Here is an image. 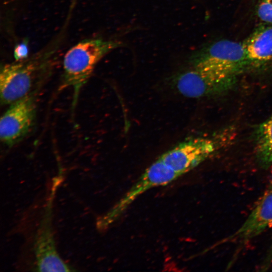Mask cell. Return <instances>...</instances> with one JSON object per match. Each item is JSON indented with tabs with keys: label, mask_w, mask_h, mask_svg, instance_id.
<instances>
[{
	"label": "cell",
	"mask_w": 272,
	"mask_h": 272,
	"mask_svg": "<svg viewBox=\"0 0 272 272\" xmlns=\"http://www.w3.org/2000/svg\"><path fill=\"white\" fill-rule=\"evenodd\" d=\"M119 46L120 43L117 41L87 39L66 52L63 60V81L60 88L71 87L73 89V108L76 105L82 88L92 76L99 61Z\"/></svg>",
	"instance_id": "cell-2"
},
{
	"label": "cell",
	"mask_w": 272,
	"mask_h": 272,
	"mask_svg": "<svg viewBox=\"0 0 272 272\" xmlns=\"http://www.w3.org/2000/svg\"><path fill=\"white\" fill-rule=\"evenodd\" d=\"M34 93L10 104L1 116L0 138L9 147L20 142L29 133L36 114V101Z\"/></svg>",
	"instance_id": "cell-6"
},
{
	"label": "cell",
	"mask_w": 272,
	"mask_h": 272,
	"mask_svg": "<svg viewBox=\"0 0 272 272\" xmlns=\"http://www.w3.org/2000/svg\"><path fill=\"white\" fill-rule=\"evenodd\" d=\"M255 13L262 23L272 24V0H259L256 7Z\"/></svg>",
	"instance_id": "cell-12"
},
{
	"label": "cell",
	"mask_w": 272,
	"mask_h": 272,
	"mask_svg": "<svg viewBox=\"0 0 272 272\" xmlns=\"http://www.w3.org/2000/svg\"><path fill=\"white\" fill-rule=\"evenodd\" d=\"M29 48L28 42L23 41L17 44L14 50V56L16 61H21L28 58Z\"/></svg>",
	"instance_id": "cell-13"
},
{
	"label": "cell",
	"mask_w": 272,
	"mask_h": 272,
	"mask_svg": "<svg viewBox=\"0 0 272 272\" xmlns=\"http://www.w3.org/2000/svg\"><path fill=\"white\" fill-rule=\"evenodd\" d=\"M272 227V180L262 196L229 240L246 242Z\"/></svg>",
	"instance_id": "cell-9"
},
{
	"label": "cell",
	"mask_w": 272,
	"mask_h": 272,
	"mask_svg": "<svg viewBox=\"0 0 272 272\" xmlns=\"http://www.w3.org/2000/svg\"><path fill=\"white\" fill-rule=\"evenodd\" d=\"M255 150L258 161L263 167L272 166V115L257 130Z\"/></svg>",
	"instance_id": "cell-11"
},
{
	"label": "cell",
	"mask_w": 272,
	"mask_h": 272,
	"mask_svg": "<svg viewBox=\"0 0 272 272\" xmlns=\"http://www.w3.org/2000/svg\"><path fill=\"white\" fill-rule=\"evenodd\" d=\"M249 65L261 66L272 61V24L256 28L243 42Z\"/></svg>",
	"instance_id": "cell-10"
},
{
	"label": "cell",
	"mask_w": 272,
	"mask_h": 272,
	"mask_svg": "<svg viewBox=\"0 0 272 272\" xmlns=\"http://www.w3.org/2000/svg\"><path fill=\"white\" fill-rule=\"evenodd\" d=\"M181 176L159 158L145 170L124 195L107 212L98 219L96 223L97 229L100 231L106 230L140 195L154 187L168 184Z\"/></svg>",
	"instance_id": "cell-4"
},
{
	"label": "cell",
	"mask_w": 272,
	"mask_h": 272,
	"mask_svg": "<svg viewBox=\"0 0 272 272\" xmlns=\"http://www.w3.org/2000/svg\"><path fill=\"white\" fill-rule=\"evenodd\" d=\"M265 259L268 262H272V243L267 251Z\"/></svg>",
	"instance_id": "cell-14"
},
{
	"label": "cell",
	"mask_w": 272,
	"mask_h": 272,
	"mask_svg": "<svg viewBox=\"0 0 272 272\" xmlns=\"http://www.w3.org/2000/svg\"><path fill=\"white\" fill-rule=\"evenodd\" d=\"M60 178L54 179L44 207L33 243L36 270L38 271H75L59 256L56 250L52 227L53 205Z\"/></svg>",
	"instance_id": "cell-3"
},
{
	"label": "cell",
	"mask_w": 272,
	"mask_h": 272,
	"mask_svg": "<svg viewBox=\"0 0 272 272\" xmlns=\"http://www.w3.org/2000/svg\"><path fill=\"white\" fill-rule=\"evenodd\" d=\"M215 149L213 140L196 138L182 142L159 158L168 167L182 175L202 163Z\"/></svg>",
	"instance_id": "cell-7"
},
{
	"label": "cell",
	"mask_w": 272,
	"mask_h": 272,
	"mask_svg": "<svg viewBox=\"0 0 272 272\" xmlns=\"http://www.w3.org/2000/svg\"><path fill=\"white\" fill-rule=\"evenodd\" d=\"M196 60L236 75L249 66L243 42L228 39L220 40L211 44L201 51Z\"/></svg>",
	"instance_id": "cell-8"
},
{
	"label": "cell",
	"mask_w": 272,
	"mask_h": 272,
	"mask_svg": "<svg viewBox=\"0 0 272 272\" xmlns=\"http://www.w3.org/2000/svg\"><path fill=\"white\" fill-rule=\"evenodd\" d=\"M237 76L195 61L193 68L179 75L175 83L181 94L196 98L228 90L235 84Z\"/></svg>",
	"instance_id": "cell-5"
},
{
	"label": "cell",
	"mask_w": 272,
	"mask_h": 272,
	"mask_svg": "<svg viewBox=\"0 0 272 272\" xmlns=\"http://www.w3.org/2000/svg\"><path fill=\"white\" fill-rule=\"evenodd\" d=\"M57 46L51 45L30 57L1 67V102L10 104L33 93L34 87L45 73Z\"/></svg>",
	"instance_id": "cell-1"
}]
</instances>
